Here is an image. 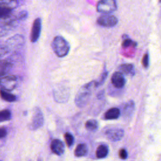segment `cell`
<instances>
[{
	"instance_id": "6da1fadb",
	"label": "cell",
	"mask_w": 161,
	"mask_h": 161,
	"mask_svg": "<svg viewBox=\"0 0 161 161\" xmlns=\"http://www.w3.org/2000/svg\"><path fill=\"white\" fill-rule=\"evenodd\" d=\"M94 88H96L94 80L84 84L79 89L75 97V103L77 107L82 108L87 104Z\"/></svg>"
},
{
	"instance_id": "7a4b0ae2",
	"label": "cell",
	"mask_w": 161,
	"mask_h": 161,
	"mask_svg": "<svg viewBox=\"0 0 161 161\" xmlns=\"http://www.w3.org/2000/svg\"><path fill=\"white\" fill-rule=\"evenodd\" d=\"M52 48L57 57H64L69 53L70 45L62 36H57L52 41Z\"/></svg>"
},
{
	"instance_id": "3957f363",
	"label": "cell",
	"mask_w": 161,
	"mask_h": 161,
	"mask_svg": "<svg viewBox=\"0 0 161 161\" xmlns=\"http://www.w3.org/2000/svg\"><path fill=\"white\" fill-rule=\"evenodd\" d=\"M97 11L104 14H109L117 9L116 0H100L96 5Z\"/></svg>"
},
{
	"instance_id": "277c9868",
	"label": "cell",
	"mask_w": 161,
	"mask_h": 161,
	"mask_svg": "<svg viewBox=\"0 0 161 161\" xmlns=\"http://www.w3.org/2000/svg\"><path fill=\"white\" fill-rule=\"evenodd\" d=\"M25 43L24 37L21 35H16L9 38L4 45L8 52L12 50H17L22 48Z\"/></svg>"
},
{
	"instance_id": "5b68a950",
	"label": "cell",
	"mask_w": 161,
	"mask_h": 161,
	"mask_svg": "<svg viewBox=\"0 0 161 161\" xmlns=\"http://www.w3.org/2000/svg\"><path fill=\"white\" fill-rule=\"evenodd\" d=\"M18 78L14 75H6L1 77V90L9 91L14 89L17 84Z\"/></svg>"
},
{
	"instance_id": "8992f818",
	"label": "cell",
	"mask_w": 161,
	"mask_h": 161,
	"mask_svg": "<svg viewBox=\"0 0 161 161\" xmlns=\"http://www.w3.org/2000/svg\"><path fill=\"white\" fill-rule=\"evenodd\" d=\"M43 116L41 109L39 108H35L33 112V116L30 128L31 130H35L42 126L43 124Z\"/></svg>"
},
{
	"instance_id": "52a82bcc",
	"label": "cell",
	"mask_w": 161,
	"mask_h": 161,
	"mask_svg": "<svg viewBox=\"0 0 161 161\" xmlns=\"http://www.w3.org/2000/svg\"><path fill=\"white\" fill-rule=\"evenodd\" d=\"M118 18L112 14H103L97 19V23L104 27L111 28L116 26L118 23Z\"/></svg>"
},
{
	"instance_id": "ba28073f",
	"label": "cell",
	"mask_w": 161,
	"mask_h": 161,
	"mask_svg": "<svg viewBox=\"0 0 161 161\" xmlns=\"http://www.w3.org/2000/svg\"><path fill=\"white\" fill-rule=\"evenodd\" d=\"M69 96V91L65 86H60L55 89L53 91V96L55 100L59 103L67 101Z\"/></svg>"
},
{
	"instance_id": "9c48e42d",
	"label": "cell",
	"mask_w": 161,
	"mask_h": 161,
	"mask_svg": "<svg viewBox=\"0 0 161 161\" xmlns=\"http://www.w3.org/2000/svg\"><path fill=\"white\" fill-rule=\"evenodd\" d=\"M41 30H42V20H41V18H37L34 20L32 25L31 30L30 40L32 43H35L38 40L40 36Z\"/></svg>"
},
{
	"instance_id": "30bf717a",
	"label": "cell",
	"mask_w": 161,
	"mask_h": 161,
	"mask_svg": "<svg viewBox=\"0 0 161 161\" xmlns=\"http://www.w3.org/2000/svg\"><path fill=\"white\" fill-rule=\"evenodd\" d=\"M105 135L107 138L112 142L119 141L124 136V130L119 128H111L105 131Z\"/></svg>"
},
{
	"instance_id": "8fae6325",
	"label": "cell",
	"mask_w": 161,
	"mask_h": 161,
	"mask_svg": "<svg viewBox=\"0 0 161 161\" xmlns=\"http://www.w3.org/2000/svg\"><path fill=\"white\" fill-rule=\"evenodd\" d=\"M111 80L113 86L117 89H121L123 87L126 83L123 74L119 71L114 72L111 76Z\"/></svg>"
},
{
	"instance_id": "7c38bea8",
	"label": "cell",
	"mask_w": 161,
	"mask_h": 161,
	"mask_svg": "<svg viewBox=\"0 0 161 161\" xmlns=\"http://www.w3.org/2000/svg\"><path fill=\"white\" fill-rule=\"evenodd\" d=\"M50 148L53 153L57 155H61L64 152L65 146L60 140L54 139L50 143Z\"/></svg>"
},
{
	"instance_id": "4fadbf2b",
	"label": "cell",
	"mask_w": 161,
	"mask_h": 161,
	"mask_svg": "<svg viewBox=\"0 0 161 161\" xmlns=\"http://www.w3.org/2000/svg\"><path fill=\"white\" fill-rule=\"evenodd\" d=\"M13 67V63L9 60H1L0 63V74L3 77L8 74Z\"/></svg>"
},
{
	"instance_id": "5bb4252c",
	"label": "cell",
	"mask_w": 161,
	"mask_h": 161,
	"mask_svg": "<svg viewBox=\"0 0 161 161\" xmlns=\"http://www.w3.org/2000/svg\"><path fill=\"white\" fill-rule=\"evenodd\" d=\"M120 115V110L117 108H112L109 109L104 114L105 119H115L119 118Z\"/></svg>"
},
{
	"instance_id": "9a60e30c",
	"label": "cell",
	"mask_w": 161,
	"mask_h": 161,
	"mask_svg": "<svg viewBox=\"0 0 161 161\" xmlns=\"http://www.w3.org/2000/svg\"><path fill=\"white\" fill-rule=\"evenodd\" d=\"M87 152L88 148L87 145L84 143H79L77 145L75 149L74 155L77 157H80L86 155L87 154Z\"/></svg>"
},
{
	"instance_id": "2e32d148",
	"label": "cell",
	"mask_w": 161,
	"mask_h": 161,
	"mask_svg": "<svg viewBox=\"0 0 161 161\" xmlns=\"http://www.w3.org/2000/svg\"><path fill=\"white\" fill-rule=\"evenodd\" d=\"M119 71L122 74L129 75H133L135 73L133 65L132 64H121L119 67Z\"/></svg>"
},
{
	"instance_id": "e0dca14e",
	"label": "cell",
	"mask_w": 161,
	"mask_h": 161,
	"mask_svg": "<svg viewBox=\"0 0 161 161\" xmlns=\"http://www.w3.org/2000/svg\"><path fill=\"white\" fill-rule=\"evenodd\" d=\"M135 109V104L133 101H130L125 104L123 109V114L125 117L131 116Z\"/></svg>"
},
{
	"instance_id": "ac0fdd59",
	"label": "cell",
	"mask_w": 161,
	"mask_h": 161,
	"mask_svg": "<svg viewBox=\"0 0 161 161\" xmlns=\"http://www.w3.org/2000/svg\"><path fill=\"white\" fill-rule=\"evenodd\" d=\"M108 152H109V149L108 146L103 144L97 147L96 151V155L97 158H103L108 155Z\"/></svg>"
},
{
	"instance_id": "d6986e66",
	"label": "cell",
	"mask_w": 161,
	"mask_h": 161,
	"mask_svg": "<svg viewBox=\"0 0 161 161\" xmlns=\"http://www.w3.org/2000/svg\"><path fill=\"white\" fill-rule=\"evenodd\" d=\"M1 96L3 99L8 102H14L16 100V97L14 94L3 90L1 91Z\"/></svg>"
},
{
	"instance_id": "ffe728a7",
	"label": "cell",
	"mask_w": 161,
	"mask_h": 161,
	"mask_svg": "<svg viewBox=\"0 0 161 161\" xmlns=\"http://www.w3.org/2000/svg\"><path fill=\"white\" fill-rule=\"evenodd\" d=\"M86 128L89 131H96L98 128V123L95 119H89L86 122Z\"/></svg>"
},
{
	"instance_id": "44dd1931",
	"label": "cell",
	"mask_w": 161,
	"mask_h": 161,
	"mask_svg": "<svg viewBox=\"0 0 161 161\" xmlns=\"http://www.w3.org/2000/svg\"><path fill=\"white\" fill-rule=\"evenodd\" d=\"M108 72L107 71L106 69L104 68V70H103V73H102V74H101V75L100 77V78L97 80L95 81L96 87H98L102 86L104 84V82H105V80H106V78L108 77Z\"/></svg>"
},
{
	"instance_id": "7402d4cb",
	"label": "cell",
	"mask_w": 161,
	"mask_h": 161,
	"mask_svg": "<svg viewBox=\"0 0 161 161\" xmlns=\"http://www.w3.org/2000/svg\"><path fill=\"white\" fill-rule=\"evenodd\" d=\"M11 118V111L8 109H4L2 110L0 113V121H8Z\"/></svg>"
},
{
	"instance_id": "603a6c76",
	"label": "cell",
	"mask_w": 161,
	"mask_h": 161,
	"mask_svg": "<svg viewBox=\"0 0 161 161\" xmlns=\"http://www.w3.org/2000/svg\"><path fill=\"white\" fill-rule=\"evenodd\" d=\"M64 138H65L66 144L69 147H72L74 143V138L71 133L68 132L65 133L64 135Z\"/></svg>"
},
{
	"instance_id": "cb8c5ba5",
	"label": "cell",
	"mask_w": 161,
	"mask_h": 161,
	"mask_svg": "<svg viewBox=\"0 0 161 161\" xmlns=\"http://www.w3.org/2000/svg\"><path fill=\"white\" fill-rule=\"evenodd\" d=\"M28 13L27 11L25 10H23L21 11H20L17 15H16V18L18 21H23L25 19H26L28 17Z\"/></svg>"
},
{
	"instance_id": "d4e9b609",
	"label": "cell",
	"mask_w": 161,
	"mask_h": 161,
	"mask_svg": "<svg viewBox=\"0 0 161 161\" xmlns=\"http://www.w3.org/2000/svg\"><path fill=\"white\" fill-rule=\"evenodd\" d=\"M133 44V42L128 37L123 38V41L122 42V47L123 48H126Z\"/></svg>"
},
{
	"instance_id": "484cf974",
	"label": "cell",
	"mask_w": 161,
	"mask_h": 161,
	"mask_svg": "<svg viewBox=\"0 0 161 161\" xmlns=\"http://www.w3.org/2000/svg\"><path fill=\"white\" fill-rule=\"evenodd\" d=\"M127 156H128V153H127V152L125 149L124 148H121L119 150V157L120 158L123 159V160H125L127 158Z\"/></svg>"
},
{
	"instance_id": "4316f807",
	"label": "cell",
	"mask_w": 161,
	"mask_h": 161,
	"mask_svg": "<svg viewBox=\"0 0 161 161\" xmlns=\"http://www.w3.org/2000/svg\"><path fill=\"white\" fill-rule=\"evenodd\" d=\"M142 64L144 67L147 68L148 65V55L145 53L142 58Z\"/></svg>"
},
{
	"instance_id": "83f0119b",
	"label": "cell",
	"mask_w": 161,
	"mask_h": 161,
	"mask_svg": "<svg viewBox=\"0 0 161 161\" xmlns=\"http://www.w3.org/2000/svg\"><path fill=\"white\" fill-rule=\"evenodd\" d=\"M6 135H7V131L6 128L4 127H1L0 129V138H4L6 136Z\"/></svg>"
},
{
	"instance_id": "f1b7e54d",
	"label": "cell",
	"mask_w": 161,
	"mask_h": 161,
	"mask_svg": "<svg viewBox=\"0 0 161 161\" xmlns=\"http://www.w3.org/2000/svg\"><path fill=\"white\" fill-rule=\"evenodd\" d=\"M38 161H42L41 159H38Z\"/></svg>"
},
{
	"instance_id": "f546056e",
	"label": "cell",
	"mask_w": 161,
	"mask_h": 161,
	"mask_svg": "<svg viewBox=\"0 0 161 161\" xmlns=\"http://www.w3.org/2000/svg\"><path fill=\"white\" fill-rule=\"evenodd\" d=\"M159 1H160V2H161V0H159Z\"/></svg>"
},
{
	"instance_id": "4dcf8cb0",
	"label": "cell",
	"mask_w": 161,
	"mask_h": 161,
	"mask_svg": "<svg viewBox=\"0 0 161 161\" xmlns=\"http://www.w3.org/2000/svg\"><path fill=\"white\" fill-rule=\"evenodd\" d=\"M16 1H19V0H16Z\"/></svg>"
},
{
	"instance_id": "1f68e13d",
	"label": "cell",
	"mask_w": 161,
	"mask_h": 161,
	"mask_svg": "<svg viewBox=\"0 0 161 161\" xmlns=\"http://www.w3.org/2000/svg\"><path fill=\"white\" fill-rule=\"evenodd\" d=\"M29 161H31V160H29Z\"/></svg>"
}]
</instances>
